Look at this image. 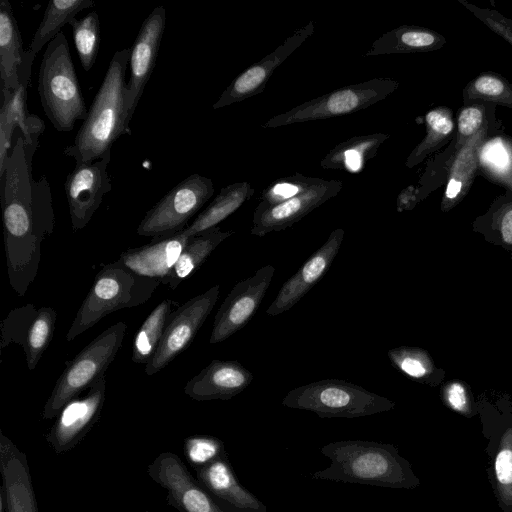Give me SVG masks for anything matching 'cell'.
I'll use <instances>...</instances> for the list:
<instances>
[{
  "mask_svg": "<svg viewBox=\"0 0 512 512\" xmlns=\"http://www.w3.org/2000/svg\"><path fill=\"white\" fill-rule=\"evenodd\" d=\"M15 133L0 187L9 283L23 296L37 275L42 242L54 230L55 214L49 181L45 175L34 179L33 159L21 132Z\"/></svg>",
  "mask_w": 512,
  "mask_h": 512,
  "instance_id": "6da1fadb",
  "label": "cell"
},
{
  "mask_svg": "<svg viewBox=\"0 0 512 512\" xmlns=\"http://www.w3.org/2000/svg\"><path fill=\"white\" fill-rule=\"evenodd\" d=\"M130 53L131 48L114 53L87 118L73 144L64 149V155L74 158L76 165L93 163L111 151L112 145L122 135H131L125 81Z\"/></svg>",
  "mask_w": 512,
  "mask_h": 512,
  "instance_id": "7a4b0ae2",
  "label": "cell"
},
{
  "mask_svg": "<svg viewBox=\"0 0 512 512\" xmlns=\"http://www.w3.org/2000/svg\"><path fill=\"white\" fill-rule=\"evenodd\" d=\"M331 464L311 475L313 480L415 489L420 485L411 464L398 448L368 440H340L320 448Z\"/></svg>",
  "mask_w": 512,
  "mask_h": 512,
  "instance_id": "3957f363",
  "label": "cell"
},
{
  "mask_svg": "<svg viewBox=\"0 0 512 512\" xmlns=\"http://www.w3.org/2000/svg\"><path fill=\"white\" fill-rule=\"evenodd\" d=\"M38 93L45 115L57 131H71L76 121L87 118L88 110L63 31L48 43L43 53Z\"/></svg>",
  "mask_w": 512,
  "mask_h": 512,
  "instance_id": "277c9868",
  "label": "cell"
},
{
  "mask_svg": "<svg viewBox=\"0 0 512 512\" xmlns=\"http://www.w3.org/2000/svg\"><path fill=\"white\" fill-rule=\"evenodd\" d=\"M160 284L157 279L133 272L119 260L104 265L95 275L66 340H74L112 312L144 304Z\"/></svg>",
  "mask_w": 512,
  "mask_h": 512,
  "instance_id": "5b68a950",
  "label": "cell"
},
{
  "mask_svg": "<svg viewBox=\"0 0 512 512\" xmlns=\"http://www.w3.org/2000/svg\"><path fill=\"white\" fill-rule=\"evenodd\" d=\"M282 404L321 418H357L392 410L395 402L342 379H321L290 390Z\"/></svg>",
  "mask_w": 512,
  "mask_h": 512,
  "instance_id": "8992f818",
  "label": "cell"
},
{
  "mask_svg": "<svg viewBox=\"0 0 512 512\" xmlns=\"http://www.w3.org/2000/svg\"><path fill=\"white\" fill-rule=\"evenodd\" d=\"M126 330L124 322L108 327L67 363L44 405L42 419L56 417L69 401L105 376L122 346Z\"/></svg>",
  "mask_w": 512,
  "mask_h": 512,
  "instance_id": "52a82bcc",
  "label": "cell"
},
{
  "mask_svg": "<svg viewBox=\"0 0 512 512\" xmlns=\"http://www.w3.org/2000/svg\"><path fill=\"white\" fill-rule=\"evenodd\" d=\"M398 87V80L386 77L347 85L277 114L266 120L261 126L263 128H278L295 123L352 114L387 98Z\"/></svg>",
  "mask_w": 512,
  "mask_h": 512,
  "instance_id": "ba28073f",
  "label": "cell"
},
{
  "mask_svg": "<svg viewBox=\"0 0 512 512\" xmlns=\"http://www.w3.org/2000/svg\"><path fill=\"white\" fill-rule=\"evenodd\" d=\"M213 194L210 178L197 173L189 175L146 212L137 234L153 239L183 231Z\"/></svg>",
  "mask_w": 512,
  "mask_h": 512,
  "instance_id": "9c48e42d",
  "label": "cell"
},
{
  "mask_svg": "<svg viewBox=\"0 0 512 512\" xmlns=\"http://www.w3.org/2000/svg\"><path fill=\"white\" fill-rule=\"evenodd\" d=\"M149 477L167 491V503L180 512H238L194 479L180 457L159 454L147 467Z\"/></svg>",
  "mask_w": 512,
  "mask_h": 512,
  "instance_id": "30bf717a",
  "label": "cell"
},
{
  "mask_svg": "<svg viewBox=\"0 0 512 512\" xmlns=\"http://www.w3.org/2000/svg\"><path fill=\"white\" fill-rule=\"evenodd\" d=\"M35 55L27 49L26 57L20 69V84L13 92L1 89L2 105L0 109V177L5 171L7 159L13 148L16 130L22 134L28 156H34L39 137L45 129L44 122L27 109V87L31 78Z\"/></svg>",
  "mask_w": 512,
  "mask_h": 512,
  "instance_id": "8fae6325",
  "label": "cell"
},
{
  "mask_svg": "<svg viewBox=\"0 0 512 512\" xmlns=\"http://www.w3.org/2000/svg\"><path fill=\"white\" fill-rule=\"evenodd\" d=\"M219 293L220 285H214L170 314L158 349L145 366L147 375L156 374L189 347L213 310Z\"/></svg>",
  "mask_w": 512,
  "mask_h": 512,
  "instance_id": "7c38bea8",
  "label": "cell"
},
{
  "mask_svg": "<svg viewBox=\"0 0 512 512\" xmlns=\"http://www.w3.org/2000/svg\"><path fill=\"white\" fill-rule=\"evenodd\" d=\"M274 273L275 268L266 265L234 285L215 315L210 344L226 340L250 321L260 307Z\"/></svg>",
  "mask_w": 512,
  "mask_h": 512,
  "instance_id": "4fadbf2b",
  "label": "cell"
},
{
  "mask_svg": "<svg viewBox=\"0 0 512 512\" xmlns=\"http://www.w3.org/2000/svg\"><path fill=\"white\" fill-rule=\"evenodd\" d=\"M106 398V376L83 397L69 401L56 416L46 441L56 454L75 448L98 422Z\"/></svg>",
  "mask_w": 512,
  "mask_h": 512,
  "instance_id": "5bb4252c",
  "label": "cell"
},
{
  "mask_svg": "<svg viewBox=\"0 0 512 512\" xmlns=\"http://www.w3.org/2000/svg\"><path fill=\"white\" fill-rule=\"evenodd\" d=\"M110 160L111 151L91 164L75 165L66 177L64 189L74 232L89 223L103 197L111 191L112 184L107 173Z\"/></svg>",
  "mask_w": 512,
  "mask_h": 512,
  "instance_id": "9a60e30c",
  "label": "cell"
},
{
  "mask_svg": "<svg viewBox=\"0 0 512 512\" xmlns=\"http://www.w3.org/2000/svg\"><path fill=\"white\" fill-rule=\"evenodd\" d=\"M343 188L340 180L319 179L317 183L295 197L281 203L256 206L251 226V234L263 237L291 227L314 209L338 195Z\"/></svg>",
  "mask_w": 512,
  "mask_h": 512,
  "instance_id": "2e32d148",
  "label": "cell"
},
{
  "mask_svg": "<svg viewBox=\"0 0 512 512\" xmlns=\"http://www.w3.org/2000/svg\"><path fill=\"white\" fill-rule=\"evenodd\" d=\"M314 30V22L309 21L295 30L271 53L246 68L226 87L213 104V109L223 108L262 93L276 69L313 35Z\"/></svg>",
  "mask_w": 512,
  "mask_h": 512,
  "instance_id": "e0dca14e",
  "label": "cell"
},
{
  "mask_svg": "<svg viewBox=\"0 0 512 512\" xmlns=\"http://www.w3.org/2000/svg\"><path fill=\"white\" fill-rule=\"evenodd\" d=\"M166 24L164 6H157L143 21L131 47L127 82V116L131 120L154 70Z\"/></svg>",
  "mask_w": 512,
  "mask_h": 512,
  "instance_id": "ac0fdd59",
  "label": "cell"
},
{
  "mask_svg": "<svg viewBox=\"0 0 512 512\" xmlns=\"http://www.w3.org/2000/svg\"><path fill=\"white\" fill-rule=\"evenodd\" d=\"M345 231L333 230L326 241L287 279L279 289L266 313L277 316L298 303L327 273L337 256Z\"/></svg>",
  "mask_w": 512,
  "mask_h": 512,
  "instance_id": "d6986e66",
  "label": "cell"
},
{
  "mask_svg": "<svg viewBox=\"0 0 512 512\" xmlns=\"http://www.w3.org/2000/svg\"><path fill=\"white\" fill-rule=\"evenodd\" d=\"M253 374L235 360H212L185 385L184 393L197 401L229 400L244 391Z\"/></svg>",
  "mask_w": 512,
  "mask_h": 512,
  "instance_id": "ffe728a7",
  "label": "cell"
},
{
  "mask_svg": "<svg viewBox=\"0 0 512 512\" xmlns=\"http://www.w3.org/2000/svg\"><path fill=\"white\" fill-rule=\"evenodd\" d=\"M0 473L6 512H39L26 455L2 431Z\"/></svg>",
  "mask_w": 512,
  "mask_h": 512,
  "instance_id": "44dd1931",
  "label": "cell"
},
{
  "mask_svg": "<svg viewBox=\"0 0 512 512\" xmlns=\"http://www.w3.org/2000/svg\"><path fill=\"white\" fill-rule=\"evenodd\" d=\"M190 238L183 231L153 238L148 244L124 251L118 260L133 272L163 284Z\"/></svg>",
  "mask_w": 512,
  "mask_h": 512,
  "instance_id": "7402d4cb",
  "label": "cell"
},
{
  "mask_svg": "<svg viewBox=\"0 0 512 512\" xmlns=\"http://www.w3.org/2000/svg\"><path fill=\"white\" fill-rule=\"evenodd\" d=\"M500 130H503L502 123L496 120L485 126L455 152L440 204L442 211L451 210L468 194L478 174V149L489 134Z\"/></svg>",
  "mask_w": 512,
  "mask_h": 512,
  "instance_id": "603a6c76",
  "label": "cell"
},
{
  "mask_svg": "<svg viewBox=\"0 0 512 512\" xmlns=\"http://www.w3.org/2000/svg\"><path fill=\"white\" fill-rule=\"evenodd\" d=\"M197 480L238 512H267V507L237 479L228 455L196 470Z\"/></svg>",
  "mask_w": 512,
  "mask_h": 512,
  "instance_id": "cb8c5ba5",
  "label": "cell"
},
{
  "mask_svg": "<svg viewBox=\"0 0 512 512\" xmlns=\"http://www.w3.org/2000/svg\"><path fill=\"white\" fill-rule=\"evenodd\" d=\"M446 42L435 30L404 24L377 38L363 56L430 52L441 49Z\"/></svg>",
  "mask_w": 512,
  "mask_h": 512,
  "instance_id": "d4e9b609",
  "label": "cell"
},
{
  "mask_svg": "<svg viewBox=\"0 0 512 512\" xmlns=\"http://www.w3.org/2000/svg\"><path fill=\"white\" fill-rule=\"evenodd\" d=\"M27 50H24L22 39L8 0L0 2V75L1 89L11 92L20 84V69L24 63Z\"/></svg>",
  "mask_w": 512,
  "mask_h": 512,
  "instance_id": "484cf974",
  "label": "cell"
},
{
  "mask_svg": "<svg viewBox=\"0 0 512 512\" xmlns=\"http://www.w3.org/2000/svg\"><path fill=\"white\" fill-rule=\"evenodd\" d=\"M478 173L512 192V137L503 130L489 134L478 149Z\"/></svg>",
  "mask_w": 512,
  "mask_h": 512,
  "instance_id": "4316f807",
  "label": "cell"
},
{
  "mask_svg": "<svg viewBox=\"0 0 512 512\" xmlns=\"http://www.w3.org/2000/svg\"><path fill=\"white\" fill-rule=\"evenodd\" d=\"M389 134L372 133L354 136L337 144L320 161L323 169L361 171L373 159L380 146L389 139Z\"/></svg>",
  "mask_w": 512,
  "mask_h": 512,
  "instance_id": "83f0119b",
  "label": "cell"
},
{
  "mask_svg": "<svg viewBox=\"0 0 512 512\" xmlns=\"http://www.w3.org/2000/svg\"><path fill=\"white\" fill-rule=\"evenodd\" d=\"M254 192L252 184L246 181L235 182L223 187L208 206L183 230L184 234L192 237L218 226L221 221L249 200Z\"/></svg>",
  "mask_w": 512,
  "mask_h": 512,
  "instance_id": "f1b7e54d",
  "label": "cell"
},
{
  "mask_svg": "<svg viewBox=\"0 0 512 512\" xmlns=\"http://www.w3.org/2000/svg\"><path fill=\"white\" fill-rule=\"evenodd\" d=\"M234 231H222L218 226L192 236L182 250L172 272L163 284L170 289L193 275L208 259L212 252Z\"/></svg>",
  "mask_w": 512,
  "mask_h": 512,
  "instance_id": "f546056e",
  "label": "cell"
},
{
  "mask_svg": "<svg viewBox=\"0 0 512 512\" xmlns=\"http://www.w3.org/2000/svg\"><path fill=\"white\" fill-rule=\"evenodd\" d=\"M426 134L420 143L408 155L405 166L413 168L427 157L449 144L455 135L453 111L446 106L429 110L425 117Z\"/></svg>",
  "mask_w": 512,
  "mask_h": 512,
  "instance_id": "4dcf8cb0",
  "label": "cell"
},
{
  "mask_svg": "<svg viewBox=\"0 0 512 512\" xmlns=\"http://www.w3.org/2000/svg\"><path fill=\"white\" fill-rule=\"evenodd\" d=\"M94 5L92 0L49 1L28 50L36 55L56 37L65 24H70L78 13Z\"/></svg>",
  "mask_w": 512,
  "mask_h": 512,
  "instance_id": "1f68e13d",
  "label": "cell"
},
{
  "mask_svg": "<svg viewBox=\"0 0 512 512\" xmlns=\"http://www.w3.org/2000/svg\"><path fill=\"white\" fill-rule=\"evenodd\" d=\"M174 304L173 300L164 299L144 320L133 339L131 359L134 363L146 366L151 361L162 339L168 318L174 311Z\"/></svg>",
  "mask_w": 512,
  "mask_h": 512,
  "instance_id": "d6a6232c",
  "label": "cell"
},
{
  "mask_svg": "<svg viewBox=\"0 0 512 512\" xmlns=\"http://www.w3.org/2000/svg\"><path fill=\"white\" fill-rule=\"evenodd\" d=\"M462 98L464 105L485 102L512 108V83L496 72H483L465 85Z\"/></svg>",
  "mask_w": 512,
  "mask_h": 512,
  "instance_id": "836d02e7",
  "label": "cell"
},
{
  "mask_svg": "<svg viewBox=\"0 0 512 512\" xmlns=\"http://www.w3.org/2000/svg\"><path fill=\"white\" fill-rule=\"evenodd\" d=\"M56 319L57 314L52 307L44 306L37 310L22 347L29 370L36 368L48 348L54 334Z\"/></svg>",
  "mask_w": 512,
  "mask_h": 512,
  "instance_id": "e575fe53",
  "label": "cell"
},
{
  "mask_svg": "<svg viewBox=\"0 0 512 512\" xmlns=\"http://www.w3.org/2000/svg\"><path fill=\"white\" fill-rule=\"evenodd\" d=\"M495 494L504 512H512V427L500 437L493 463Z\"/></svg>",
  "mask_w": 512,
  "mask_h": 512,
  "instance_id": "d590c367",
  "label": "cell"
},
{
  "mask_svg": "<svg viewBox=\"0 0 512 512\" xmlns=\"http://www.w3.org/2000/svg\"><path fill=\"white\" fill-rule=\"evenodd\" d=\"M75 48L83 69L88 72L95 64L100 45V21L96 12L75 18L71 23Z\"/></svg>",
  "mask_w": 512,
  "mask_h": 512,
  "instance_id": "8d00e7d4",
  "label": "cell"
},
{
  "mask_svg": "<svg viewBox=\"0 0 512 512\" xmlns=\"http://www.w3.org/2000/svg\"><path fill=\"white\" fill-rule=\"evenodd\" d=\"M498 120L496 105L485 102H473L463 105L456 118L455 149L458 151L471 137L488 124Z\"/></svg>",
  "mask_w": 512,
  "mask_h": 512,
  "instance_id": "74e56055",
  "label": "cell"
},
{
  "mask_svg": "<svg viewBox=\"0 0 512 512\" xmlns=\"http://www.w3.org/2000/svg\"><path fill=\"white\" fill-rule=\"evenodd\" d=\"M391 364L403 374L417 381H427L434 372L426 351L415 347H396L387 353Z\"/></svg>",
  "mask_w": 512,
  "mask_h": 512,
  "instance_id": "f35d334b",
  "label": "cell"
},
{
  "mask_svg": "<svg viewBox=\"0 0 512 512\" xmlns=\"http://www.w3.org/2000/svg\"><path fill=\"white\" fill-rule=\"evenodd\" d=\"M476 222L479 227L497 233L505 244L512 245V192L505 190L497 196Z\"/></svg>",
  "mask_w": 512,
  "mask_h": 512,
  "instance_id": "ab89813d",
  "label": "cell"
},
{
  "mask_svg": "<svg viewBox=\"0 0 512 512\" xmlns=\"http://www.w3.org/2000/svg\"><path fill=\"white\" fill-rule=\"evenodd\" d=\"M456 152L455 137L449 142L447 148L429 160L426 169L419 179L417 187L419 201L424 200L432 191L447 181L448 170Z\"/></svg>",
  "mask_w": 512,
  "mask_h": 512,
  "instance_id": "60d3db41",
  "label": "cell"
},
{
  "mask_svg": "<svg viewBox=\"0 0 512 512\" xmlns=\"http://www.w3.org/2000/svg\"><path fill=\"white\" fill-rule=\"evenodd\" d=\"M184 452L195 471L227 455L223 442L210 435H194L186 438Z\"/></svg>",
  "mask_w": 512,
  "mask_h": 512,
  "instance_id": "b9f144b4",
  "label": "cell"
},
{
  "mask_svg": "<svg viewBox=\"0 0 512 512\" xmlns=\"http://www.w3.org/2000/svg\"><path fill=\"white\" fill-rule=\"evenodd\" d=\"M319 179L299 173L278 178L262 191L259 203L265 206L281 203L304 192Z\"/></svg>",
  "mask_w": 512,
  "mask_h": 512,
  "instance_id": "7bdbcfd3",
  "label": "cell"
},
{
  "mask_svg": "<svg viewBox=\"0 0 512 512\" xmlns=\"http://www.w3.org/2000/svg\"><path fill=\"white\" fill-rule=\"evenodd\" d=\"M37 310L34 305L27 304L10 312L1 323V350L11 342L23 347L28 329Z\"/></svg>",
  "mask_w": 512,
  "mask_h": 512,
  "instance_id": "ee69618b",
  "label": "cell"
},
{
  "mask_svg": "<svg viewBox=\"0 0 512 512\" xmlns=\"http://www.w3.org/2000/svg\"><path fill=\"white\" fill-rule=\"evenodd\" d=\"M467 10L485 24L491 31L512 45V20L491 8L478 7L465 0H460Z\"/></svg>",
  "mask_w": 512,
  "mask_h": 512,
  "instance_id": "f6af8a7d",
  "label": "cell"
},
{
  "mask_svg": "<svg viewBox=\"0 0 512 512\" xmlns=\"http://www.w3.org/2000/svg\"><path fill=\"white\" fill-rule=\"evenodd\" d=\"M445 402L454 411L464 415L470 414V402L466 388L459 382L448 384L443 393Z\"/></svg>",
  "mask_w": 512,
  "mask_h": 512,
  "instance_id": "bcb514c9",
  "label": "cell"
},
{
  "mask_svg": "<svg viewBox=\"0 0 512 512\" xmlns=\"http://www.w3.org/2000/svg\"><path fill=\"white\" fill-rule=\"evenodd\" d=\"M419 202L417 187L409 185L399 193L396 200V209L398 212L412 210Z\"/></svg>",
  "mask_w": 512,
  "mask_h": 512,
  "instance_id": "7dc6e473",
  "label": "cell"
},
{
  "mask_svg": "<svg viewBox=\"0 0 512 512\" xmlns=\"http://www.w3.org/2000/svg\"><path fill=\"white\" fill-rule=\"evenodd\" d=\"M0 512H6L5 495L1 488H0Z\"/></svg>",
  "mask_w": 512,
  "mask_h": 512,
  "instance_id": "c3c4849f",
  "label": "cell"
}]
</instances>
